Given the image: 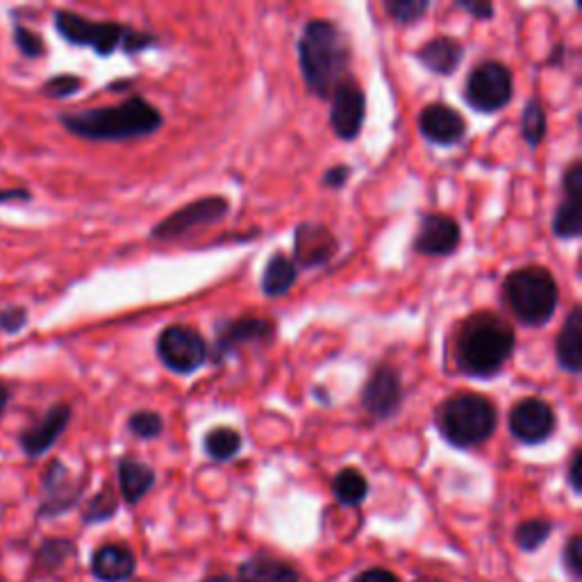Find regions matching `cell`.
I'll return each instance as SVG.
<instances>
[{
	"mask_svg": "<svg viewBox=\"0 0 582 582\" xmlns=\"http://www.w3.org/2000/svg\"><path fill=\"white\" fill-rule=\"evenodd\" d=\"M58 121L73 137L85 142H132L155 135L165 117L146 98L130 96L117 105L60 114Z\"/></svg>",
	"mask_w": 582,
	"mask_h": 582,
	"instance_id": "1",
	"label": "cell"
},
{
	"mask_svg": "<svg viewBox=\"0 0 582 582\" xmlns=\"http://www.w3.org/2000/svg\"><path fill=\"white\" fill-rule=\"evenodd\" d=\"M299 64L312 96L328 100L349 77L351 46L332 21H307L299 39Z\"/></svg>",
	"mask_w": 582,
	"mask_h": 582,
	"instance_id": "2",
	"label": "cell"
},
{
	"mask_svg": "<svg viewBox=\"0 0 582 582\" xmlns=\"http://www.w3.org/2000/svg\"><path fill=\"white\" fill-rule=\"evenodd\" d=\"M517 347L514 328L492 312L469 316L456 335V366L469 378H492L502 372Z\"/></svg>",
	"mask_w": 582,
	"mask_h": 582,
	"instance_id": "3",
	"label": "cell"
},
{
	"mask_svg": "<svg viewBox=\"0 0 582 582\" xmlns=\"http://www.w3.org/2000/svg\"><path fill=\"white\" fill-rule=\"evenodd\" d=\"M52 28L66 44L92 48L98 58H112L119 50L125 56H137L160 44L150 33L135 31L117 21H94L71 10L52 12Z\"/></svg>",
	"mask_w": 582,
	"mask_h": 582,
	"instance_id": "4",
	"label": "cell"
},
{
	"mask_svg": "<svg viewBox=\"0 0 582 582\" xmlns=\"http://www.w3.org/2000/svg\"><path fill=\"white\" fill-rule=\"evenodd\" d=\"M435 423L441 437L456 448H473L485 444L498 426L496 405L483 393L462 391L439 405Z\"/></svg>",
	"mask_w": 582,
	"mask_h": 582,
	"instance_id": "5",
	"label": "cell"
},
{
	"mask_svg": "<svg viewBox=\"0 0 582 582\" xmlns=\"http://www.w3.org/2000/svg\"><path fill=\"white\" fill-rule=\"evenodd\" d=\"M502 301L523 326L542 328L558 310V282L544 267H523L502 280Z\"/></svg>",
	"mask_w": 582,
	"mask_h": 582,
	"instance_id": "6",
	"label": "cell"
},
{
	"mask_svg": "<svg viewBox=\"0 0 582 582\" xmlns=\"http://www.w3.org/2000/svg\"><path fill=\"white\" fill-rule=\"evenodd\" d=\"M87 489V475H75L60 458L48 460L41 471V496L37 502L35 517L39 521H50L69 514L81 506Z\"/></svg>",
	"mask_w": 582,
	"mask_h": 582,
	"instance_id": "7",
	"label": "cell"
},
{
	"mask_svg": "<svg viewBox=\"0 0 582 582\" xmlns=\"http://www.w3.org/2000/svg\"><path fill=\"white\" fill-rule=\"evenodd\" d=\"M514 96L512 71L496 60H487L475 66L464 85V98L475 112L494 114L506 108Z\"/></svg>",
	"mask_w": 582,
	"mask_h": 582,
	"instance_id": "8",
	"label": "cell"
},
{
	"mask_svg": "<svg viewBox=\"0 0 582 582\" xmlns=\"http://www.w3.org/2000/svg\"><path fill=\"white\" fill-rule=\"evenodd\" d=\"M160 362L178 376H192L209 360V347L203 335L190 326H169L155 343Z\"/></svg>",
	"mask_w": 582,
	"mask_h": 582,
	"instance_id": "9",
	"label": "cell"
},
{
	"mask_svg": "<svg viewBox=\"0 0 582 582\" xmlns=\"http://www.w3.org/2000/svg\"><path fill=\"white\" fill-rule=\"evenodd\" d=\"M230 203L226 196H203L192 201L190 205H184L175 209L173 215L162 219L150 230V240L155 242H173L180 237L190 234L198 228L219 223L223 217H228Z\"/></svg>",
	"mask_w": 582,
	"mask_h": 582,
	"instance_id": "10",
	"label": "cell"
},
{
	"mask_svg": "<svg viewBox=\"0 0 582 582\" xmlns=\"http://www.w3.org/2000/svg\"><path fill=\"white\" fill-rule=\"evenodd\" d=\"M73 419V408L64 401L50 405L41 419H37L31 426H25L19 433V448L28 460H39L52 451L62 435L69 431Z\"/></svg>",
	"mask_w": 582,
	"mask_h": 582,
	"instance_id": "11",
	"label": "cell"
},
{
	"mask_svg": "<svg viewBox=\"0 0 582 582\" xmlns=\"http://www.w3.org/2000/svg\"><path fill=\"white\" fill-rule=\"evenodd\" d=\"M276 337V324L259 316H240V319L226 322L217 328L215 347L209 351V357L215 364L226 362L228 357L237 355L246 343H264Z\"/></svg>",
	"mask_w": 582,
	"mask_h": 582,
	"instance_id": "12",
	"label": "cell"
},
{
	"mask_svg": "<svg viewBox=\"0 0 582 582\" xmlns=\"http://www.w3.org/2000/svg\"><path fill=\"white\" fill-rule=\"evenodd\" d=\"M508 428L517 441L535 446L553 437L555 428H558V416L546 401L531 396V399H521L510 410Z\"/></svg>",
	"mask_w": 582,
	"mask_h": 582,
	"instance_id": "13",
	"label": "cell"
},
{
	"mask_svg": "<svg viewBox=\"0 0 582 582\" xmlns=\"http://www.w3.org/2000/svg\"><path fill=\"white\" fill-rule=\"evenodd\" d=\"M366 117V98L360 85L349 75L330 96V128L343 142L360 137Z\"/></svg>",
	"mask_w": 582,
	"mask_h": 582,
	"instance_id": "14",
	"label": "cell"
},
{
	"mask_svg": "<svg viewBox=\"0 0 582 582\" xmlns=\"http://www.w3.org/2000/svg\"><path fill=\"white\" fill-rule=\"evenodd\" d=\"M360 403L366 414H372L378 421L391 419L403 403V383L399 372L387 364H380L372 378L366 380L360 393Z\"/></svg>",
	"mask_w": 582,
	"mask_h": 582,
	"instance_id": "15",
	"label": "cell"
},
{
	"mask_svg": "<svg viewBox=\"0 0 582 582\" xmlns=\"http://www.w3.org/2000/svg\"><path fill=\"white\" fill-rule=\"evenodd\" d=\"M339 242L324 223H301L294 230V264L303 269H319L337 255Z\"/></svg>",
	"mask_w": 582,
	"mask_h": 582,
	"instance_id": "16",
	"label": "cell"
},
{
	"mask_svg": "<svg viewBox=\"0 0 582 582\" xmlns=\"http://www.w3.org/2000/svg\"><path fill=\"white\" fill-rule=\"evenodd\" d=\"M423 140L437 146H456L466 137V121L446 102H431L416 119Z\"/></svg>",
	"mask_w": 582,
	"mask_h": 582,
	"instance_id": "17",
	"label": "cell"
},
{
	"mask_svg": "<svg viewBox=\"0 0 582 582\" xmlns=\"http://www.w3.org/2000/svg\"><path fill=\"white\" fill-rule=\"evenodd\" d=\"M460 242L462 228L456 219L448 215H423L414 240V251L419 255L446 257L458 251Z\"/></svg>",
	"mask_w": 582,
	"mask_h": 582,
	"instance_id": "18",
	"label": "cell"
},
{
	"mask_svg": "<svg viewBox=\"0 0 582 582\" xmlns=\"http://www.w3.org/2000/svg\"><path fill=\"white\" fill-rule=\"evenodd\" d=\"M89 571L98 582H125L137 571V555L119 542L100 544L92 553Z\"/></svg>",
	"mask_w": 582,
	"mask_h": 582,
	"instance_id": "19",
	"label": "cell"
},
{
	"mask_svg": "<svg viewBox=\"0 0 582 582\" xmlns=\"http://www.w3.org/2000/svg\"><path fill=\"white\" fill-rule=\"evenodd\" d=\"M416 60L435 75H453L464 60V46L456 37L439 35L416 50Z\"/></svg>",
	"mask_w": 582,
	"mask_h": 582,
	"instance_id": "20",
	"label": "cell"
},
{
	"mask_svg": "<svg viewBox=\"0 0 582 582\" xmlns=\"http://www.w3.org/2000/svg\"><path fill=\"white\" fill-rule=\"evenodd\" d=\"M117 478H119V492L128 506H137V502L155 487L157 473L150 464L123 456L117 464Z\"/></svg>",
	"mask_w": 582,
	"mask_h": 582,
	"instance_id": "21",
	"label": "cell"
},
{
	"mask_svg": "<svg viewBox=\"0 0 582 582\" xmlns=\"http://www.w3.org/2000/svg\"><path fill=\"white\" fill-rule=\"evenodd\" d=\"M555 357L562 372L580 374L582 372V307L573 305L565 326L555 339Z\"/></svg>",
	"mask_w": 582,
	"mask_h": 582,
	"instance_id": "22",
	"label": "cell"
},
{
	"mask_svg": "<svg viewBox=\"0 0 582 582\" xmlns=\"http://www.w3.org/2000/svg\"><path fill=\"white\" fill-rule=\"evenodd\" d=\"M77 546L69 537H46L33 553L31 578H48L60 573L71 560H75Z\"/></svg>",
	"mask_w": 582,
	"mask_h": 582,
	"instance_id": "23",
	"label": "cell"
},
{
	"mask_svg": "<svg viewBox=\"0 0 582 582\" xmlns=\"http://www.w3.org/2000/svg\"><path fill=\"white\" fill-rule=\"evenodd\" d=\"M240 582H301V573L271 555H253L240 567Z\"/></svg>",
	"mask_w": 582,
	"mask_h": 582,
	"instance_id": "24",
	"label": "cell"
},
{
	"mask_svg": "<svg viewBox=\"0 0 582 582\" xmlns=\"http://www.w3.org/2000/svg\"><path fill=\"white\" fill-rule=\"evenodd\" d=\"M296 280H299V267L294 264V259L287 257L284 253H276L262 271L259 287L269 299H280L289 294V289L296 284Z\"/></svg>",
	"mask_w": 582,
	"mask_h": 582,
	"instance_id": "25",
	"label": "cell"
},
{
	"mask_svg": "<svg viewBox=\"0 0 582 582\" xmlns=\"http://www.w3.org/2000/svg\"><path fill=\"white\" fill-rule=\"evenodd\" d=\"M332 494L343 508H360L368 496V481L360 469L347 466L332 478Z\"/></svg>",
	"mask_w": 582,
	"mask_h": 582,
	"instance_id": "26",
	"label": "cell"
},
{
	"mask_svg": "<svg viewBox=\"0 0 582 582\" xmlns=\"http://www.w3.org/2000/svg\"><path fill=\"white\" fill-rule=\"evenodd\" d=\"M242 435L237 433L230 426H217L211 428L205 439H203V448H205V456L215 462H230L242 451Z\"/></svg>",
	"mask_w": 582,
	"mask_h": 582,
	"instance_id": "27",
	"label": "cell"
},
{
	"mask_svg": "<svg viewBox=\"0 0 582 582\" xmlns=\"http://www.w3.org/2000/svg\"><path fill=\"white\" fill-rule=\"evenodd\" d=\"M119 512V498L117 492L105 485L100 492H96L83 508V523L85 525H98V523H108L117 517Z\"/></svg>",
	"mask_w": 582,
	"mask_h": 582,
	"instance_id": "28",
	"label": "cell"
},
{
	"mask_svg": "<svg viewBox=\"0 0 582 582\" xmlns=\"http://www.w3.org/2000/svg\"><path fill=\"white\" fill-rule=\"evenodd\" d=\"M580 198L582 196H567L560 207L553 215V234L560 240H575L582 232V215H580Z\"/></svg>",
	"mask_w": 582,
	"mask_h": 582,
	"instance_id": "29",
	"label": "cell"
},
{
	"mask_svg": "<svg viewBox=\"0 0 582 582\" xmlns=\"http://www.w3.org/2000/svg\"><path fill=\"white\" fill-rule=\"evenodd\" d=\"M546 110L539 98H531L525 102L523 114H521V137L531 148H539V144L546 137Z\"/></svg>",
	"mask_w": 582,
	"mask_h": 582,
	"instance_id": "30",
	"label": "cell"
},
{
	"mask_svg": "<svg viewBox=\"0 0 582 582\" xmlns=\"http://www.w3.org/2000/svg\"><path fill=\"white\" fill-rule=\"evenodd\" d=\"M553 535V523L548 519H528L517 525L514 542L523 553L539 550Z\"/></svg>",
	"mask_w": 582,
	"mask_h": 582,
	"instance_id": "31",
	"label": "cell"
},
{
	"mask_svg": "<svg viewBox=\"0 0 582 582\" xmlns=\"http://www.w3.org/2000/svg\"><path fill=\"white\" fill-rule=\"evenodd\" d=\"M12 44L25 60H41L48 50L44 37L19 21L12 23Z\"/></svg>",
	"mask_w": 582,
	"mask_h": 582,
	"instance_id": "32",
	"label": "cell"
},
{
	"mask_svg": "<svg viewBox=\"0 0 582 582\" xmlns=\"http://www.w3.org/2000/svg\"><path fill=\"white\" fill-rule=\"evenodd\" d=\"M128 431L140 439H157L165 431V419L153 410H140L128 416Z\"/></svg>",
	"mask_w": 582,
	"mask_h": 582,
	"instance_id": "33",
	"label": "cell"
},
{
	"mask_svg": "<svg viewBox=\"0 0 582 582\" xmlns=\"http://www.w3.org/2000/svg\"><path fill=\"white\" fill-rule=\"evenodd\" d=\"M385 10L396 23L412 25L431 10V3L428 0H387Z\"/></svg>",
	"mask_w": 582,
	"mask_h": 582,
	"instance_id": "34",
	"label": "cell"
},
{
	"mask_svg": "<svg viewBox=\"0 0 582 582\" xmlns=\"http://www.w3.org/2000/svg\"><path fill=\"white\" fill-rule=\"evenodd\" d=\"M83 77H77L73 73H58L48 77V81L41 85V94L48 98H56V100H64L75 96L77 92L83 89Z\"/></svg>",
	"mask_w": 582,
	"mask_h": 582,
	"instance_id": "35",
	"label": "cell"
},
{
	"mask_svg": "<svg viewBox=\"0 0 582 582\" xmlns=\"http://www.w3.org/2000/svg\"><path fill=\"white\" fill-rule=\"evenodd\" d=\"M31 324V312L25 305H5L0 307V332L8 337L21 335Z\"/></svg>",
	"mask_w": 582,
	"mask_h": 582,
	"instance_id": "36",
	"label": "cell"
},
{
	"mask_svg": "<svg viewBox=\"0 0 582 582\" xmlns=\"http://www.w3.org/2000/svg\"><path fill=\"white\" fill-rule=\"evenodd\" d=\"M562 565L573 580H582V537L571 535L565 550H562Z\"/></svg>",
	"mask_w": 582,
	"mask_h": 582,
	"instance_id": "37",
	"label": "cell"
},
{
	"mask_svg": "<svg viewBox=\"0 0 582 582\" xmlns=\"http://www.w3.org/2000/svg\"><path fill=\"white\" fill-rule=\"evenodd\" d=\"M565 196H582V162H573L562 175Z\"/></svg>",
	"mask_w": 582,
	"mask_h": 582,
	"instance_id": "38",
	"label": "cell"
},
{
	"mask_svg": "<svg viewBox=\"0 0 582 582\" xmlns=\"http://www.w3.org/2000/svg\"><path fill=\"white\" fill-rule=\"evenodd\" d=\"M351 173H353L351 167L337 165V167H332V169H328L324 173V184L328 190H343V187H347V182L351 180Z\"/></svg>",
	"mask_w": 582,
	"mask_h": 582,
	"instance_id": "39",
	"label": "cell"
},
{
	"mask_svg": "<svg viewBox=\"0 0 582 582\" xmlns=\"http://www.w3.org/2000/svg\"><path fill=\"white\" fill-rule=\"evenodd\" d=\"M567 478H569L571 489L575 494H582V451L580 448H575V451L571 453V460L567 466Z\"/></svg>",
	"mask_w": 582,
	"mask_h": 582,
	"instance_id": "40",
	"label": "cell"
},
{
	"mask_svg": "<svg viewBox=\"0 0 582 582\" xmlns=\"http://www.w3.org/2000/svg\"><path fill=\"white\" fill-rule=\"evenodd\" d=\"M458 8L478 21H489L496 12L492 3H483V0H473V3H469V0H458Z\"/></svg>",
	"mask_w": 582,
	"mask_h": 582,
	"instance_id": "41",
	"label": "cell"
},
{
	"mask_svg": "<svg viewBox=\"0 0 582 582\" xmlns=\"http://www.w3.org/2000/svg\"><path fill=\"white\" fill-rule=\"evenodd\" d=\"M351 582H401V580H399V575L391 573L389 569L372 567V569L360 571Z\"/></svg>",
	"mask_w": 582,
	"mask_h": 582,
	"instance_id": "42",
	"label": "cell"
},
{
	"mask_svg": "<svg viewBox=\"0 0 582 582\" xmlns=\"http://www.w3.org/2000/svg\"><path fill=\"white\" fill-rule=\"evenodd\" d=\"M33 203V192L28 187H0V205Z\"/></svg>",
	"mask_w": 582,
	"mask_h": 582,
	"instance_id": "43",
	"label": "cell"
},
{
	"mask_svg": "<svg viewBox=\"0 0 582 582\" xmlns=\"http://www.w3.org/2000/svg\"><path fill=\"white\" fill-rule=\"evenodd\" d=\"M10 401H12V389L5 380H0V416H3L5 410L10 408Z\"/></svg>",
	"mask_w": 582,
	"mask_h": 582,
	"instance_id": "44",
	"label": "cell"
},
{
	"mask_svg": "<svg viewBox=\"0 0 582 582\" xmlns=\"http://www.w3.org/2000/svg\"><path fill=\"white\" fill-rule=\"evenodd\" d=\"M201 582H234V578L228 575V573H219V575H209V578H205Z\"/></svg>",
	"mask_w": 582,
	"mask_h": 582,
	"instance_id": "45",
	"label": "cell"
}]
</instances>
